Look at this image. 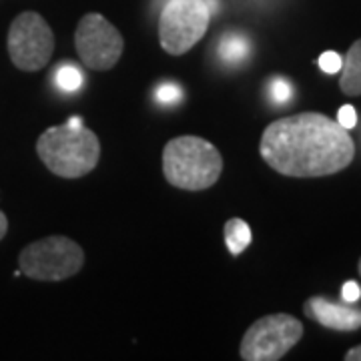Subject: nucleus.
<instances>
[{
	"label": "nucleus",
	"instance_id": "obj_15",
	"mask_svg": "<svg viewBox=\"0 0 361 361\" xmlns=\"http://www.w3.org/2000/svg\"><path fill=\"white\" fill-rule=\"evenodd\" d=\"M269 92H271V99H273L275 103L283 104L293 97V87H291L285 78H275V80L271 82Z\"/></svg>",
	"mask_w": 361,
	"mask_h": 361
},
{
	"label": "nucleus",
	"instance_id": "obj_19",
	"mask_svg": "<svg viewBox=\"0 0 361 361\" xmlns=\"http://www.w3.org/2000/svg\"><path fill=\"white\" fill-rule=\"evenodd\" d=\"M345 361H361V345L349 349L345 353Z\"/></svg>",
	"mask_w": 361,
	"mask_h": 361
},
{
	"label": "nucleus",
	"instance_id": "obj_17",
	"mask_svg": "<svg viewBox=\"0 0 361 361\" xmlns=\"http://www.w3.org/2000/svg\"><path fill=\"white\" fill-rule=\"evenodd\" d=\"M337 123L343 127V129H353L357 125V113L351 104H343L337 113Z\"/></svg>",
	"mask_w": 361,
	"mask_h": 361
},
{
	"label": "nucleus",
	"instance_id": "obj_14",
	"mask_svg": "<svg viewBox=\"0 0 361 361\" xmlns=\"http://www.w3.org/2000/svg\"><path fill=\"white\" fill-rule=\"evenodd\" d=\"M155 97L159 103L173 104V103H177V101H180L183 90H180L179 85H175V82H163L161 87H157Z\"/></svg>",
	"mask_w": 361,
	"mask_h": 361
},
{
	"label": "nucleus",
	"instance_id": "obj_13",
	"mask_svg": "<svg viewBox=\"0 0 361 361\" xmlns=\"http://www.w3.org/2000/svg\"><path fill=\"white\" fill-rule=\"evenodd\" d=\"M54 82H56L59 89L65 90V92H75V90L82 87L85 77L73 63H61V66L54 73Z\"/></svg>",
	"mask_w": 361,
	"mask_h": 361
},
{
	"label": "nucleus",
	"instance_id": "obj_3",
	"mask_svg": "<svg viewBox=\"0 0 361 361\" xmlns=\"http://www.w3.org/2000/svg\"><path fill=\"white\" fill-rule=\"evenodd\" d=\"M37 155L52 175L80 179L94 171L101 161V141L87 127H49L37 141Z\"/></svg>",
	"mask_w": 361,
	"mask_h": 361
},
{
	"label": "nucleus",
	"instance_id": "obj_1",
	"mask_svg": "<svg viewBox=\"0 0 361 361\" xmlns=\"http://www.w3.org/2000/svg\"><path fill=\"white\" fill-rule=\"evenodd\" d=\"M259 155L279 175L315 179L348 169L355 159V142L329 116L299 113L277 118L263 130Z\"/></svg>",
	"mask_w": 361,
	"mask_h": 361
},
{
	"label": "nucleus",
	"instance_id": "obj_5",
	"mask_svg": "<svg viewBox=\"0 0 361 361\" xmlns=\"http://www.w3.org/2000/svg\"><path fill=\"white\" fill-rule=\"evenodd\" d=\"M211 23V6L205 0H169L159 16L161 49L180 56L205 37Z\"/></svg>",
	"mask_w": 361,
	"mask_h": 361
},
{
	"label": "nucleus",
	"instance_id": "obj_11",
	"mask_svg": "<svg viewBox=\"0 0 361 361\" xmlns=\"http://www.w3.org/2000/svg\"><path fill=\"white\" fill-rule=\"evenodd\" d=\"M223 235H225V245H227V249H229V253H231L233 257L241 255L247 247L251 245V239H253L249 223L239 219V217H233V219L225 221Z\"/></svg>",
	"mask_w": 361,
	"mask_h": 361
},
{
	"label": "nucleus",
	"instance_id": "obj_4",
	"mask_svg": "<svg viewBox=\"0 0 361 361\" xmlns=\"http://www.w3.org/2000/svg\"><path fill=\"white\" fill-rule=\"evenodd\" d=\"M85 265V251L65 235H51L26 245L18 255L20 273L35 281H65Z\"/></svg>",
	"mask_w": 361,
	"mask_h": 361
},
{
	"label": "nucleus",
	"instance_id": "obj_9",
	"mask_svg": "<svg viewBox=\"0 0 361 361\" xmlns=\"http://www.w3.org/2000/svg\"><path fill=\"white\" fill-rule=\"evenodd\" d=\"M305 315L327 329L357 331L361 329V310L353 305H339L325 297H311L303 305Z\"/></svg>",
	"mask_w": 361,
	"mask_h": 361
},
{
	"label": "nucleus",
	"instance_id": "obj_7",
	"mask_svg": "<svg viewBox=\"0 0 361 361\" xmlns=\"http://www.w3.org/2000/svg\"><path fill=\"white\" fill-rule=\"evenodd\" d=\"M8 56L18 71L37 73L51 63L54 52V35L44 16L25 11L14 16L6 37Z\"/></svg>",
	"mask_w": 361,
	"mask_h": 361
},
{
	"label": "nucleus",
	"instance_id": "obj_18",
	"mask_svg": "<svg viewBox=\"0 0 361 361\" xmlns=\"http://www.w3.org/2000/svg\"><path fill=\"white\" fill-rule=\"evenodd\" d=\"M341 297H343V301H345V303H355V301H360L361 287L355 283V281H348V283L343 285Z\"/></svg>",
	"mask_w": 361,
	"mask_h": 361
},
{
	"label": "nucleus",
	"instance_id": "obj_6",
	"mask_svg": "<svg viewBox=\"0 0 361 361\" xmlns=\"http://www.w3.org/2000/svg\"><path fill=\"white\" fill-rule=\"evenodd\" d=\"M303 337V323L287 313L265 315L251 323L239 345L243 361H279Z\"/></svg>",
	"mask_w": 361,
	"mask_h": 361
},
{
	"label": "nucleus",
	"instance_id": "obj_12",
	"mask_svg": "<svg viewBox=\"0 0 361 361\" xmlns=\"http://www.w3.org/2000/svg\"><path fill=\"white\" fill-rule=\"evenodd\" d=\"M249 54V40L239 32H227L219 42V56L227 65H239Z\"/></svg>",
	"mask_w": 361,
	"mask_h": 361
},
{
	"label": "nucleus",
	"instance_id": "obj_10",
	"mask_svg": "<svg viewBox=\"0 0 361 361\" xmlns=\"http://www.w3.org/2000/svg\"><path fill=\"white\" fill-rule=\"evenodd\" d=\"M339 89L348 97H360L361 94V39L355 40L349 47L348 54L343 59Z\"/></svg>",
	"mask_w": 361,
	"mask_h": 361
},
{
	"label": "nucleus",
	"instance_id": "obj_2",
	"mask_svg": "<svg viewBox=\"0 0 361 361\" xmlns=\"http://www.w3.org/2000/svg\"><path fill=\"white\" fill-rule=\"evenodd\" d=\"M223 157L207 139L195 135L175 137L163 149V175L183 191H205L219 180Z\"/></svg>",
	"mask_w": 361,
	"mask_h": 361
},
{
	"label": "nucleus",
	"instance_id": "obj_16",
	"mask_svg": "<svg viewBox=\"0 0 361 361\" xmlns=\"http://www.w3.org/2000/svg\"><path fill=\"white\" fill-rule=\"evenodd\" d=\"M341 65H343V59L334 51H327L323 52L322 56H319V68H322L323 73H327V75H336L341 71Z\"/></svg>",
	"mask_w": 361,
	"mask_h": 361
},
{
	"label": "nucleus",
	"instance_id": "obj_8",
	"mask_svg": "<svg viewBox=\"0 0 361 361\" xmlns=\"http://www.w3.org/2000/svg\"><path fill=\"white\" fill-rule=\"evenodd\" d=\"M75 49L82 65L90 71H111L123 56L125 40L103 14L89 13L78 20Z\"/></svg>",
	"mask_w": 361,
	"mask_h": 361
},
{
	"label": "nucleus",
	"instance_id": "obj_20",
	"mask_svg": "<svg viewBox=\"0 0 361 361\" xmlns=\"http://www.w3.org/2000/svg\"><path fill=\"white\" fill-rule=\"evenodd\" d=\"M6 233H8V219H6V215L0 211V241L6 237Z\"/></svg>",
	"mask_w": 361,
	"mask_h": 361
},
{
	"label": "nucleus",
	"instance_id": "obj_21",
	"mask_svg": "<svg viewBox=\"0 0 361 361\" xmlns=\"http://www.w3.org/2000/svg\"><path fill=\"white\" fill-rule=\"evenodd\" d=\"M357 269H360V275H361V259H360V265H357Z\"/></svg>",
	"mask_w": 361,
	"mask_h": 361
}]
</instances>
